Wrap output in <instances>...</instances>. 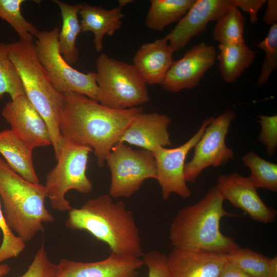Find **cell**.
Instances as JSON below:
<instances>
[{
    "label": "cell",
    "instance_id": "14",
    "mask_svg": "<svg viewBox=\"0 0 277 277\" xmlns=\"http://www.w3.org/2000/svg\"><path fill=\"white\" fill-rule=\"evenodd\" d=\"M216 185L225 200L243 210L255 221L265 224L275 221L276 210L264 203L249 176L235 172L221 174L217 177Z\"/></svg>",
    "mask_w": 277,
    "mask_h": 277
},
{
    "label": "cell",
    "instance_id": "19",
    "mask_svg": "<svg viewBox=\"0 0 277 277\" xmlns=\"http://www.w3.org/2000/svg\"><path fill=\"white\" fill-rule=\"evenodd\" d=\"M174 51L164 38L143 44L135 53L133 65L147 84H161L173 60Z\"/></svg>",
    "mask_w": 277,
    "mask_h": 277
},
{
    "label": "cell",
    "instance_id": "15",
    "mask_svg": "<svg viewBox=\"0 0 277 277\" xmlns=\"http://www.w3.org/2000/svg\"><path fill=\"white\" fill-rule=\"evenodd\" d=\"M231 6L232 0H196L175 27L164 37L174 52L177 51L185 47L193 37L204 31L209 22L216 21Z\"/></svg>",
    "mask_w": 277,
    "mask_h": 277
},
{
    "label": "cell",
    "instance_id": "26",
    "mask_svg": "<svg viewBox=\"0 0 277 277\" xmlns=\"http://www.w3.org/2000/svg\"><path fill=\"white\" fill-rule=\"evenodd\" d=\"M251 172L249 179L256 188L277 191V164L264 160L253 151L242 157Z\"/></svg>",
    "mask_w": 277,
    "mask_h": 277
},
{
    "label": "cell",
    "instance_id": "9",
    "mask_svg": "<svg viewBox=\"0 0 277 277\" xmlns=\"http://www.w3.org/2000/svg\"><path fill=\"white\" fill-rule=\"evenodd\" d=\"M106 163L111 173L109 194L112 197H131L145 180L156 178L152 152L134 150L124 143H117L112 147Z\"/></svg>",
    "mask_w": 277,
    "mask_h": 277
},
{
    "label": "cell",
    "instance_id": "6",
    "mask_svg": "<svg viewBox=\"0 0 277 277\" xmlns=\"http://www.w3.org/2000/svg\"><path fill=\"white\" fill-rule=\"evenodd\" d=\"M96 101L107 107L124 110L150 99L147 83L133 64L102 53L96 62Z\"/></svg>",
    "mask_w": 277,
    "mask_h": 277
},
{
    "label": "cell",
    "instance_id": "30",
    "mask_svg": "<svg viewBox=\"0 0 277 277\" xmlns=\"http://www.w3.org/2000/svg\"><path fill=\"white\" fill-rule=\"evenodd\" d=\"M257 47L265 52V58L256 82L258 86H263L270 74L277 68V23L271 25L267 35Z\"/></svg>",
    "mask_w": 277,
    "mask_h": 277
},
{
    "label": "cell",
    "instance_id": "12",
    "mask_svg": "<svg viewBox=\"0 0 277 277\" xmlns=\"http://www.w3.org/2000/svg\"><path fill=\"white\" fill-rule=\"evenodd\" d=\"M2 115L11 130L28 147L33 150L52 145L48 126L26 95L17 96L6 104Z\"/></svg>",
    "mask_w": 277,
    "mask_h": 277
},
{
    "label": "cell",
    "instance_id": "22",
    "mask_svg": "<svg viewBox=\"0 0 277 277\" xmlns=\"http://www.w3.org/2000/svg\"><path fill=\"white\" fill-rule=\"evenodd\" d=\"M53 2L60 8L62 19V28L58 35V50L65 60L71 65L78 59L76 41L81 32L78 17L79 4L70 5L60 0Z\"/></svg>",
    "mask_w": 277,
    "mask_h": 277
},
{
    "label": "cell",
    "instance_id": "24",
    "mask_svg": "<svg viewBox=\"0 0 277 277\" xmlns=\"http://www.w3.org/2000/svg\"><path fill=\"white\" fill-rule=\"evenodd\" d=\"M196 0H151L145 23L152 30L161 31L179 21Z\"/></svg>",
    "mask_w": 277,
    "mask_h": 277
},
{
    "label": "cell",
    "instance_id": "7",
    "mask_svg": "<svg viewBox=\"0 0 277 277\" xmlns=\"http://www.w3.org/2000/svg\"><path fill=\"white\" fill-rule=\"evenodd\" d=\"M92 150L63 137L55 166L47 174L45 187L51 206L57 210L69 211L73 208L65 198L71 190L90 193L92 183L86 175L89 155Z\"/></svg>",
    "mask_w": 277,
    "mask_h": 277
},
{
    "label": "cell",
    "instance_id": "1",
    "mask_svg": "<svg viewBox=\"0 0 277 277\" xmlns=\"http://www.w3.org/2000/svg\"><path fill=\"white\" fill-rule=\"evenodd\" d=\"M59 119L63 137L88 147L94 152L98 166H104L112 147L142 107L116 110L85 95L67 93Z\"/></svg>",
    "mask_w": 277,
    "mask_h": 277
},
{
    "label": "cell",
    "instance_id": "2",
    "mask_svg": "<svg viewBox=\"0 0 277 277\" xmlns=\"http://www.w3.org/2000/svg\"><path fill=\"white\" fill-rule=\"evenodd\" d=\"M66 226L84 230L106 243L111 252L140 258L142 249L140 230L132 212L123 201L114 202L109 194L87 201L80 208L69 211Z\"/></svg>",
    "mask_w": 277,
    "mask_h": 277
},
{
    "label": "cell",
    "instance_id": "16",
    "mask_svg": "<svg viewBox=\"0 0 277 277\" xmlns=\"http://www.w3.org/2000/svg\"><path fill=\"white\" fill-rule=\"evenodd\" d=\"M144 265L143 259L111 252L106 259L83 262L62 259L55 277H137Z\"/></svg>",
    "mask_w": 277,
    "mask_h": 277
},
{
    "label": "cell",
    "instance_id": "37",
    "mask_svg": "<svg viewBox=\"0 0 277 277\" xmlns=\"http://www.w3.org/2000/svg\"><path fill=\"white\" fill-rule=\"evenodd\" d=\"M220 277H252L229 262L223 270Z\"/></svg>",
    "mask_w": 277,
    "mask_h": 277
},
{
    "label": "cell",
    "instance_id": "23",
    "mask_svg": "<svg viewBox=\"0 0 277 277\" xmlns=\"http://www.w3.org/2000/svg\"><path fill=\"white\" fill-rule=\"evenodd\" d=\"M217 56L223 80L233 83L254 61L256 52L250 49L245 42L235 44H220Z\"/></svg>",
    "mask_w": 277,
    "mask_h": 277
},
{
    "label": "cell",
    "instance_id": "18",
    "mask_svg": "<svg viewBox=\"0 0 277 277\" xmlns=\"http://www.w3.org/2000/svg\"><path fill=\"white\" fill-rule=\"evenodd\" d=\"M169 116L156 112L136 115L122 134L118 143H127L152 152L159 147L172 145L168 127Z\"/></svg>",
    "mask_w": 277,
    "mask_h": 277
},
{
    "label": "cell",
    "instance_id": "17",
    "mask_svg": "<svg viewBox=\"0 0 277 277\" xmlns=\"http://www.w3.org/2000/svg\"><path fill=\"white\" fill-rule=\"evenodd\" d=\"M172 277H220L228 263L226 254L173 248L167 258Z\"/></svg>",
    "mask_w": 277,
    "mask_h": 277
},
{
    "label": "cell",
    "instance_id": "10",
    "mask_svg": "<svg viewBox=\"0 0 277 277\" xmlns=\"http://www.w3.org/2000/svg\"><path fill=\"white\" fill-rule=\"evenodd\" d=\"M235 117V112L231 110L213 117L194 147L193 156L185 164L184 176L187 182H195L206 168L222 166L234 157V152L226 145V138Z\"/></svg>",
    "mask_w": 277,
    "mask_h": 277
},
{
    "label": "cell",
    "instance_id": "38",
    "mask_svg": "<svg viewBox=\"0 0 277 277\" xmlns=\"http://www.w3.org/2000/svg\"><path fill=\"white\" fill-rule=\"evenodd\" d=\"M267 277H277V256L271 258L270 268Z\"/></svg>",
    "mask_w": 277,
    "mask_h": 277
},
{
    "label": "cell",
    "instance_id": "4",
    "mask_svg": "<svg viewBox=\"0 0 277 277\" xmlns=\"http://www.w3.org/2000/svg\"><path fill=\"white\" fill-rule=\"evenodd\" d=\"M45 185L28 182L0 158V199L10 228L25 242L38 232L43 224L54 221L45 205Z\"/></svg>",
    "mask_w": 277,
    "mask_h": 277
},
{
    "label": "cell",
    "instance_id": "13",
    "mask_svg": "<svg viewBox=\"0 0 277 277\" xmlns=\"http://www.w3.org/2000/svg\"><path fill=\"white\" fill-rule=\"evenodd\" d=\"M214 46L201 42L190 48L180 59L173 61L161 85L165 91L177 92L197 85L215 61Z\"/></svg>",
    "mask_w": 277,
    "mask_h": 277
},
{
    "label": "cell",
    "instance_id": "33",
    "mask_svg": "<svg viewBox=\"0 0 277 277\" xmlns=\"http://www.w3.org/2000/svg\"><path fill=\"white\" fill-rule=\"evenodd\" d=\"M258 118L261 126L258 140L265 147L266 153L273 156L277 148V115H260Z\"/></svg>",
    "mask_w": 277,
    "mask_h": 277
},
{
    "label": "cell",
    "instance_id": "21",
    "mask_svg": "<svg viewBox=\"0 0 277 277\" xmlns=\"http://www.w3.org/2000/svg\"><path fill=\"white\" fill-rule=\"evenodd\" d=\"M32 151L11 129L0 131V153L5 162L25 180L38 184L39 180L33 163Z\"/></svg>",
    "mask_w": 277,
    "mask_h": 277
},
{
    "label": "cell",
    "instance_id": "28",
    "mask_svg": "<svg viewBox=\"0 0 277 277\" xmlns=\"http://www.w3.org/2000/svg\"><path fill=\"white\" fill-rule=\"evenodd\" d=\"M25 0H0V18L6 21L17 32L21 40L33 43L39 30L26 19L21 12Z\"/></svg>",
    "mask_w": 277,
    "mask_h": 277
},
{
    "label": "cell",
    "instance_id": "11",
    "mask_svg": "<svg viewBox=\"0 0 277 277\" xmlns=\"http://www.w3.org/2000/svg\"><path fill=\"white\" fill-rule=\"evenodd\" d=\"M212 118L205 120L197 131L183 144L173 148L159 147L152 152L156 165V180L161 186L164 201L168 199L172 193L184 199L191 195L192 191L187 185L184 176L185 160Z\"/></svg>",
    "mask_w": 277,
    "mask_h": 277
},
{
    "label": "cell",
    "instance_id": "39",
    "mask_svg": "<svg viewBox=\"0 0 277 277\" xmlns=\"http://www.w3.org/2000/svg\"><path fill=\"white\" fill-rule=\"evenodd\" d=\"M10 272V268L7 264H0V277H4Z\"/></svg>",
    "mask_w": 277,
    "mask_h": 277
},
{
    "label": "cell",
    "instance_id": "3",
    "mask_svg": "<svg viewBox=\"0 0 277 277\" xmlns=\"http://www.w3.org/2000/svg\"><path fill=\"white\" fill-rule=\"evenodd\" d=\"M224 201L215 185L197 202L180 209L169 230V239L174 248L226 254L239 247L232 238L220 230L221 219L235 215L225 210Z\"/></svg>",
    "mask_w": 277,
    "mask_h": 277
},
{
    "label": "cell",
    "instance_id": "8",
    "mask_svg": "<svg viewBox=\"0 0 277 277\" xmlns=\"http://www.w3.org/2000/svg\"><path fill=\"white\" fill-rule=\"evenodd\" d=\"M60 28L39 31L34 44L37 58L54 88L64 94L75 93L96 101L97 86L95 72L84 73L71 66L58 47Z\"/></svg>",
    "mask_w": 277,
    "mask_h": 277
},
{
    "label": "cell",
    "instance_id": "34",
    "mask_svg": "<svg viewBox=\"0 0 277 277\" xmlns=\"http://www.w3.org/2000/svg\"><path fill=\"white\" fill-rule=\"evenodd\" d=\"M143 260L148 269V277H172L168 269L167 256L159 251L144 253Z\"/></svg>",
    "mask_w": 277,
    "mask_h": 277
},
{
    "label": "cell",
    "instance_id": "36",
    "mask_svg": "<svg viewBox=\"0 0 277 277\" xmlns=\"http://www.w3.org/2000/svg\"><path fill=\"white\" fill-rule=\"evenodd\" d=\"M263 21L267 25L276 23L277 21V1L268 0Z\"/></svg>",
    "mask_w": 277,
    "mask_h": 277
},
{
    "label": "cell",
    "instance_id": "25",
    "mask_svg": "<svg viewBox=\"0 0 277 277\" xmlns=\"http://www.w3.org/2000/svg\"><path fill=\"white\" fill-rule=\"evenodd\" d=\"M244 17L238 8L231 6L216 21L213 30L214 39L220 44H235L244 42Z\"/></svg>",
    "mask_w": 277,
    "mask_h": 277
},
{
    "label": "cell",
    "instance_id": "32",
    "mask_svg": "<svg viewBox=\"0 0 277 277\" xmlns=\"http://www.w3.org/2000/svg\"><path fill=\"white\" fill-rule=\"evenodd\" d=\"M56 272V264L49 259L43 242L27 271L17 277H55Z\"/></svg>",
    "mask_w": 277,
    "mask_h": 277
},
{
    "label": "cell",
    "instance_id": "35",
    "mask_svg": "<svg viewBox=\"0 0 277 277\" xmlns=\"http://www.w3.org/2000/svg\"><path fill=\"white\" fill-rule=\"evenodd\" d=\"M266 2V0H232L234 7L240 8L249 14L250 20L253 24L257 22L258 13Z\"/></svg>",
    "mask_w": 277,
    "mask_h": 277
},
{
    "label": "cell",
    "instance_id": "5",
    "mask_svg": "<svg viewBox=\"0 0 277 277\" xmlns=\"http://www.w3.org/2000/svg\"><path fill=\"white\" fill-rule=\"evenodd\" d=\"M9 47L10 59L19 74L25 95L48 126L56 158L63 140L59 119L64 95L50 81L37 58L33 43L19 39L9 44Z\"/></svg>",
    "mask_w": 277,
    "mask_h": 277
},
{
    "label": "cell",
    "instance_id": "27",
    "mask_svg": "<svg viewBox=\"0 0 277 277\" xmlns=\"http://www.w3.org/2000/svg\"><path fill=\"white\" fill-rule=\"evenodd\" d=\"M229 263L252 277H267L271 258L247 248L240 247L226 254Z\"/></svg>",
    "mask_w": 277,
    "mask_h": 277
},
{
    "label": "cell",
    "instance_id": "40",
    "mask_svg": "<svg viewBox=\"0 0 277 277\" xmlns=\"http://www.w3.org/2000/svg\"><path fill=\"white\" fill-rule=\"evenodd\" d=\"M133 2L131 0H118V7L122 8L123 6Z\"/></svg>",
    "mask_w": 277,
    "mask_h": 277
},
{
    "label": "cell",
    "instance_id": "20",
    "mask_svg": "<svg viewBox=\"0 0 277 277\" xmlns=\"http://www.w3.org/2000/svg\"><path fill=\"white\" fill-rule=\"evenodd\" d=\"M78 14L81 32H91L94 34L95 49L100 52L103 48V38L105 35L112 36L122 27V19L124 15L122 8L117 7L106 9L102 6L79 4Z\"/></svg>",
    "mask_w": 277,
    "mask_h": 277
},
{
    "label": "cell",
    "instance_id": "29",
    "mask_svg": "<svg viewBox=\"0 0 277 277\" xmlns=\"http://www.w3.org/2000/svg\"><path fill=\"white\" fill-rule=\"evenodd\" d=\"M9 44L0 42V100L6 93L11 100L25 95L19 74L9 56Z\"/></svg>",
    "mask_w": 277,
    "mask_h": 277
},
{
    "label": "cell",
    "instance_id": "31",
    "mask_svg": "<svg viewBox=\"0 0 277 277\" xmlns=\"http://www.w3.org/2000/svg\"><path fill=\"white\" fill-rule=\"evenodd\" d=\"M0 229L3 240L0 246V263L16 258L25 249L26 242L14 234L8 226L2 210L0 199Z\"/></svg>",
    "mask_w": 277,
    "mask_h": 277
}]
</instances>
